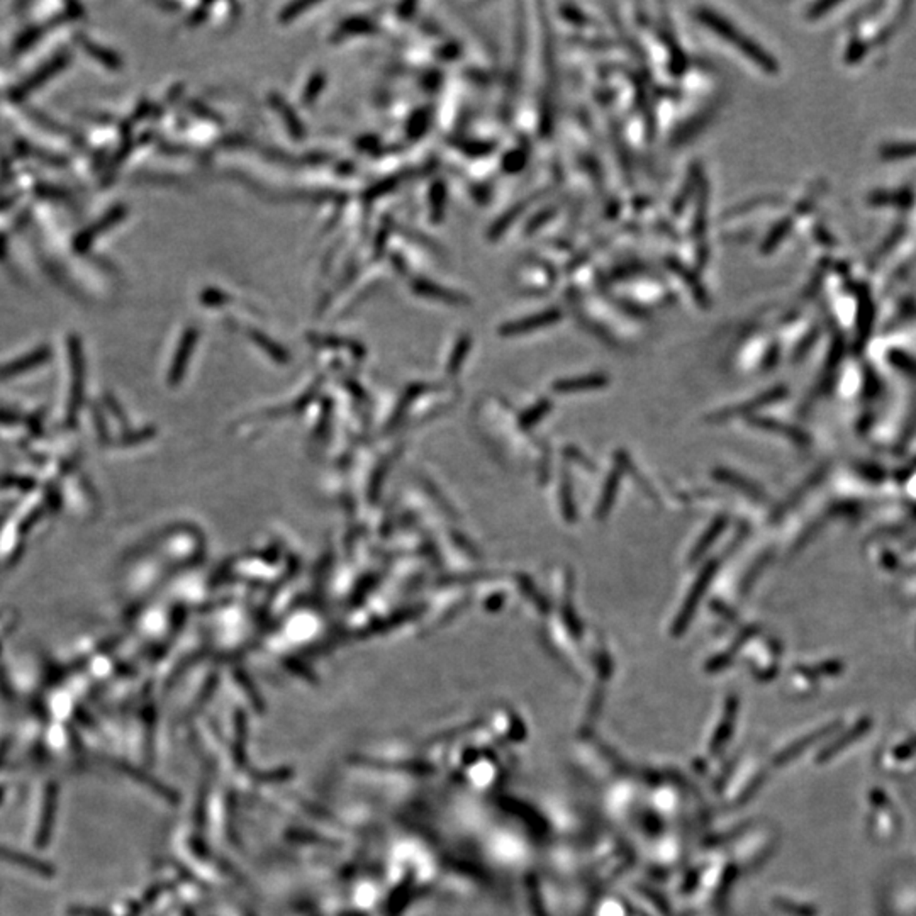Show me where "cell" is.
Masks as SVG:
<instances>
[{
	"mask_svg": "<svg viewBox=\"0 0 916 916\" xmlns=\"http://www.w3.org/2000/svg\"><path fill=\"white\" fill-rule=\"evenodd\" d=\"M696 15H698V19L701 20L704 26H708L713 32H716L721 38L727 39L728 43H732L741 55L747 56L752 63L760 66L765 73L776 75L779 72V63L776 61V58L770 56L764 48L758 46L755 41L750 39L748 36L741 34L736 26H733L727 19L721 18L720 14H716V12L710 9H699Z\"/></svg>",
	"mask_w": 916,
	"mask_h": 916,
	"instance_id": "1",
	"label": "cell"
},
{
	"mask_svg": "<svg viewBox=\"0 0 916 916\" xmlns=\"http://www.w3.org/2000/svg\"><path fill=\"white\" fill-rule=\"evenodd\" d=\"M715 569H716V563H711V565H710V567H706V569H704L703 574L699 575L698 582L694 584V587H692V591H691L689 598H687L686 604H684L682 613H681V615L677 616V620H675L674 633H682L684 629H686L687 623H689L692 615H694L696 608H698L699 599H701V598H699V596H701L703 592L708 589V584H710V580H711V577H713V574H715Z\"/></svg>",
	"mask_w": 916,
	"mask_h": 916,
	"instance_id": "2",
	"label": "cell"
},
{
	"mask_svg": "<svg viewBox=\"0 0 916 916\" xmlns=\"http://www.w3.org/2000/svg\"><path fill=\"white\" fill-rule=\"evenodd\" d=\"M560 318H562L560 310L548 309L541 314H534V316L520 319V321H515V322H509V325L501 327V333L503 334L528 333V331H534V330H540V327L553 325V322H557Z\"/></svg>",
	"mask_w": 916,
	"mask_h": 916,
	"instance_id": "3",
	"label": "cell"
},
{
	"mask_svg": "<svg viewBox=\"0 0 916 916\" xmlns=\"http://www.w3.org/2000/svg\"><path fill=\"white\" fill-rule=\"evenodd\" d=\"M66 61H68V58H66L65 55L53 58L51 61H48V63L44 65L41 70H38V72H36L34 75L29 78V80H26V84L19 85L18 89L14 90V94H12V97H14V99L26 97V95L31 92V90L38 89L39 85H43L49 77L56 75V73L60 72V70L66 65Z\"/></svg>",
	"mask_w": 916,
	"mask_h": 916,
	"instance_id": "4",
	"label": "cell"
},
{
	"mask_svg": "<svg viewBox=\"0 0 916 916\" xmlns=\"http://www.w3.org/2000/svg\"><path fill=\"white\" fill-rule=\"evenodd\" d=\"M124 214H126V209H124L123 206L114 207V209L111 211V213H107L106 215H103V218L101 219V221L95 222V225H94V226H90L89 230H87L84 234L78 236V239H77V243H75L77 250H82V251L87 250V248H89L90 244H92L94 239H95V238H99V236H101V234L103 233V231L107 230V227H111V226L118 225V222L121 221V219L124 218Z\"/></svg>",
	"mask_w": 916,
	"mask_h": 916,
	"instance_id": "5",
	"label": "cell"
},
{
	"mask_svg": "<svg viewBox=\"0 0 916 916\" xmlns=\"http://www.w3.org/2000/svg\"><path fill=\"white\" fill-rule=\"evenodd\" d=\"M49 353H51L49 348H38V350L32 351L31 355H26L23 356V358H19L18 362L6 365V367L0 370V379H9V377L24 374V372L31 370V368L38 367V365H43L44 362H48Z\"/></svg>",
	"mask_w": 916,
	"mask_h": 916,
	"instance_id": "6",
	"label": "cell"
},
{
	"mask_svg": "<svg viewBox=\"0 0 916 916\" xmlns=\"http://www.w3.org/2000/svg\"><path fill=\"white\" fill-rule=\"evenodd\" d=\"M606 384H608L606 377L599 374H592L586 377H579V379L562 380V382L555 384V391L570 392V391H582V389H599V387H604Z\"/></svg>",
	"mask_w": 916,
	"mask_h": 916,
	"instance_id": "7",
	"label": "cell"
},
{
	"mask_svg": "<svg viewBox=\"0 0 916 916\" xmlns=\"http://www.w3.org/2000/svg\"><path fill=\"white\" fill-rule=\"evenodd\" d=\"M414 290H416L420 296H426V297H434V299L443 301V302H450V304H462L463 297L458 296V294L451 292V290L437 287L434 284H429V282L425 280H418L416 284L413 285Z\"/></svg>",
	"mask_w": 916,
	"mask_h": 916,
	"instance_id": "8",
	"label": "cell"
},
{
	"mask_svg": "<svg viewBox=\"0 0 916 916\" xmlns=\"http://www.w3.org/2000/svg\"><path fill=\"white\" fill-rule=\"evenodd\" d=\"M669 263H670V267H672L674 270L679 273V275H681V277H684V279H686L687 284H689L691 290H692V292H694V296L698 297V302H699V304H701V306H708V294L704 292V289L701 287V282L698 280V277L692 275V272L687 270V268L684 267V265H682L681 262H677V260H670Z\"/></svg>",
	"mask_w": 916,
	"mask_h": 916,
	"instance_id": "9",
	"label": "cell"
},
{
	"mask_svg": "<svg viewBox=\"0 0 916 916\" xmlns=\"http://www.w3.org/2000/svg\"><path fill=\"white\" fill-rule=\"evenodd\" d=\"M881 155L888 160L916 156V143H893L882 148Z\"/></svg>",
	"mask_w": 916,
	"mask_h": 916,
	"instance_id": "10",
	"label": "cell"
},
{
	"mask_svg": "<svg viewBox=\"0 0 916 916\" xmlns=\"http://www.w3.org/2000/svg\"><path fill=\"white\" fill-rule=\"evenodd\" d=\"M277 106H279V113L284 115L285 123H287V126H289V131L292 132L294 138L301 139L302 136H304V130H302L301 123H297V119H296V115H294L292 109H290L287 103H284L282 101H277Z\"/></svg>",
	"mask_w": 916,
	"mask_h": 916,
	"instance_id": "11",
	"label": "cell"
},
{
	"mask_svg": "<svg viewBox=\"0 0 916 916\" xmlns=\"http://www.w3.org/2000/svg\"><path fill=\"white\" fill-rule=\"evenodd\" d=\"M84 46L87 48V51L92 53V56H97L99 60L102 61V63H106V65L113 66V68H114V66H119V65H121V61L118 60V56H114L113 53L106 51V49H102L101 46H97V44L90 43L89 39H84Z\"/></svg>",
	"mask_w": 916,
	"mask_h": 916,
	"instance_id": "12",
	"label": "cell"
},
{
	"mask_svg": "<svg viewBox=\"0 0 916 916\" xmlns=\"http://www.w3.org/2000/svg\"><path fill=\"white\" fill-rule=\"evenodd\" d=\"M322 87H325V75L322 73H316L313 78H310L308 89H306V95H304V102H313L316 101L318 94L321 92Z\"/></svg>",
	"mask_w": 916,
	"mask_h": 916,
	"instance_id": "13",
	"label": "cell"
},
{
	"mask_svg": "<svg viewBox=\"0 0 916 916\" xmlns=\"http://www.w3.org/2000/svg\"><path fill=\"white\" fill-rule=\"evenodd\" d=\"M724 523H727V521H724V520H718V521H716V523H715V525H713V526H711V529H710V533H708V534H704V538H703V540H701V541H699V545H698V548H696V552H694V555H696V557H698V555H701V552H704V548H706V546H710V545H711V541H713V540H715V537H716V534H718V533L721 532V529H723V528H724Z\"/></svg>",
	"mask_w": 916,
	"mask_h": 916,
	"instance_id": "14",
	"label": "cell"
},
{
	"mask_svg": "<svg viewBox=\"0 0 916 916\" xmlns=\"http://www.w3.org/2000/svg\"><path fill=\"white\" fill-rule=\"evenodd\" d=\"M787 230H789V222H787V221L781 222V225H779V226L776 227V231H772V233H770L769 238H767V241H765V251H770V250H772V248H776V246H777V243L781 241L782 236H784V234L787 233Z\"/></svg>",
	"mask_w": 916,
	"mask_h": 916,
	"instance_id": "15",
	"label": "cell"
},
{
	"mask_svg": "<svg viewBox=\"0 0 916 916\" xmlns=\"http://www.w3.org/2000/svg\"><path fill=\"white\" fill-rule=\"evenodd\" d=\"M548 409H550V404L546 401H543L540 406H537V409H533L532 413L526 414L525 422H526V425H528V422H534L540 416H545V414L548 413Z\"/></svg>",
	"mask_w": 916,
	"mask_h": 916,
	"instance_id": "16",
	"label": "cell"
},
{
	"mask_svg": "<svg viewBox=\"0 0 916 916\" xmlns=\"http://www.w3.org/2000/svg\"><path fill=\"white\" fill-rule=\"evenodd\" d=\"M563 15H565L569 20H572V23H579V24L586 23V18H584L580 12L575 11L574 7H563Z\"/></svg>",
	"mask_w": 916,
	"mask_h": 916,
	"instance_id": "17",
	"label": "cell"
},
{
	"mask_svg": "<svg viewBox=\"0 0 916 916\" xmlns=\"http://www.w3.org/2000/svg\"><path fill=\"white\" fill-rule=\"evenodd\" d=\"M506 163H508L509 167H511V168H509V170H511V172H515V170H520V168L523 167V165H525V156H523V155H517V153H515V155L509 156V158L506 160Z\"/></svg>",
	"mask_w": 916,
	"mask_h": 916,
	"instance_id": "18",
	"label": "cell"
}]
</instances>
